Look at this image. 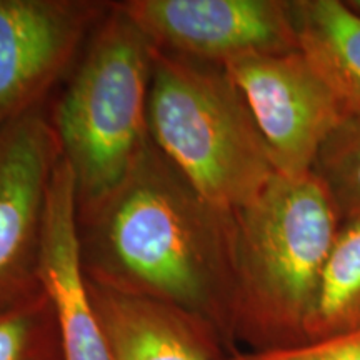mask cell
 <instances>
[{
  "label": "cell",
  "mask_w": 360,
  "mask_h": 360,
  "mask_svg": "<svg viewBox=\"0 0 360 360\" xmlns=\"http://www.w3.org/2000/svg\"><path fill=\"white\" fill-rule=\"evenodd\" d=\"M87 277L180 310L233 350L236 219L204 199L155 143L101 202L77 210Z\"/></svg>",
  "instance_id": "obj_1"
},
{
  "label": "cell",
  "mask_w": 360,
  "mask_h": 360,
  "mask_svg": "<svg viewBox=\"0 0 360 360\" xmlns=\"http://www.w3.org/2000/svg\"><path fill=\"white\" fill-rule=\"evenodd\" d=\"M236 219L233 337L252 352L307 342L340 215L321 180L276 174Z\"/></svg>",
  "instance_id": "obj_2"
},
{
  "label": "cell",
  "mask_w": 360,
  "mask_h": 360,
  "mask_svg": "<svg viewBox=\"0 0 360 360\" xmlns=\"http://www.w3.org/2000/svg\"><path fill=\"white\" fill-rule=\"evenodd\" d=\"M148 134L219 209L250 204L276 175L244 94L222 65L154 49Z\"/></svg>",
  "instance_id": "obj_3"
},
{
  "label": "cell",
  "mask_w": 360,
  "mask_h": 360,
  "mask_svg": "<svg viewBox=\"0 0 360 360\" xmlns=\"http://www.w3.org/2000/svg\"><path fill=\"white\" fill-rule=\"evenodd\" d=\"M154 49L112 4L57 103L52 124L74 174L77 210L115 191L150 142Z\"/></svg>",
  "instance_id": "obj_4"
},
{
  "label": "cell",
  "mask_w": 360,
  "mask_h": 360,
  "mask_svg": "<svg viewBox=\"0 0 360 360\" xmlns=\"http://www.w3.org/2000/svg\"><path fill=\"white\" fill-rule=\"evenodd\" d=\"M224 69L249 103L276 174L297 179L312 172L344 112L304 53H255Z\"/></svg>",
  "instance_id": "obj_5"
},
{
  "label": "cell",
  "mask_w": 360,
  "mask_h": 360,
  "mask_svg": "<svg viewBox=\"0 0 360 360\" xmlns=\"http://www.w3.org/2000/svg\"><path fill=\"white\" fill-rule=\"evenodd\" d=\"M60 160L57 132L42 107L0 127V312L42 292L45 207Z\"/></svg>",
  "instance_id": "obj_6"
},
{
  "label": "cell",
  "mask_w": 360,
  "mask_h": 360,
  "mask_svg": "<svg viewBox=\"0 0 360 360\" xmlns=\"http://www.w3.org/2000/svg\"><path fill=\"white\" fill-rule=\"evenodd\" d=\"M114 6L155 47L210 64L299 51L285 0H125Z\"/></svg>",
  "instance_id": "obj_7"
},
{
  "label": "cell",
  "mask_w": 360,
  "mask_h": 360,
  "mask_svg": "<svg viewBox=\"0 0 360 360\" xmlns=\"http://www.w3.org/2000/svg\"><path fill=\"white\" fill-rule=\"evenodd\" d=\"M107 4L0 0V127L37 109Z\"/></svg>",
  "instance_id": "obj_8"
},
{
  "label": "cell",
  "mask_w": 360,
  "mask_h": 360,
  "mask_svg": "<svg viewBox=\"0 0 360 360\" xmlns=\"http://www.w3.org/2000/svg\"><path fill=\"white\" fill-rule=\"evenodd\" d=\"M39 278L51 299L62 360H110V350L89 292L77 224V191L62 157L45 207Z\"/></svg>",
  "instance_id": "obj_9"
},
{
  "label": "cell",
  "mask_w": 360,
  "mask_h": 360,
  "mask_svg": "<svg viewBox=\"0 0 360 360\" xmlns=\"http://www.w3.org/2000/svg\"><path fill=\"white\" fill-rule=\"evenodd\" d=\"M89 278V277H87ZM110 360H225L222 340L180 310L89 278Z\"/></svg>",
  "instance_id": "obj_10"
},
{
  "label": "cell",
  "mask_w": 360,
  "mask_h": 360,
  "mask_svg": "<svg viewBox=\"0 0 360 360\" xmlns=\"http://www.w3.org/2000/svg\"><path fill=\"white\" fill-rule=\"evenodd\" d=\"M299 51L345 115L360 114V15L340 0H292Z\"/></svg>",
  "instance_id": "obj_11"
},
{
  "label": "cell",
  "mask_w": 360,
  "mask_h": 360,
  "mask_svg": "<svg viewBox=\"0 0 360 360\" xmlns=\"http://www.w3.org/2000/svg\"><path fill=\"white\" fill-rule=\"evenodd\" d=\"M360 327V212L342 219L322 270L307 340Z\"/></svg>",
  "instance_id": "obj_12"
},
{
  "label": "cell",
  "mask_w": 360,
  "mask_h": 360,
  "mask_svg": "<svg viewBox=\"0 0 360 360\" xmlns=\"http://www.w3.org/2000/svg\"><path fill=\"white\" fill-rule=\"evenodd\" d=\"M312 174L326 187L340 220L360 212V114L342 117L319 150Z\"/></svg>",
  "instance_id": "obj_13"
},
{
  "label": "cell",
  "mask_w": 360,
  "mask_h": 360,
  "mask_svg": "<svg viewBox=\"0 0 360 360\" xmlns=\"http://www.w3.org/2000/svg\"><path fill=\"white\" fill-rule=\"evenodd\" d=\"M0 360H62L56 312L44 289L0 312Z\"/></svg>",
  "instance_id": "obj_14"
},
{
  "label": "cell",
  "mask_w": 360,
  "mask_h": 360,
  "mask_svg": "<svg viewBox=\"0 0 360 360\" xmlns=\"http://www.w3.org/2000/svg\"><path fill=\"white\" fill-rule=\"evenodd\" d=\"M225 360H360V327L294 347L237 352Z\"/></svg>",
  "instance_id": "obj_15"
},
{
  "label": "cell",
  "mask_w": 360,
  "mask_h": 360,
  "mask_svg": "<svg viewBox=\"0 0 360 360\" xmlns=\"http://www.w3.org/2000/svg\"><path fill=\"white\" fill-rule=\"evenodd\" d=\"M345 4H347V6L352 8V11H355L360 15V0H347Z\"/></svg>",
  "instance_id": "obj_16"
}]
</instances>
